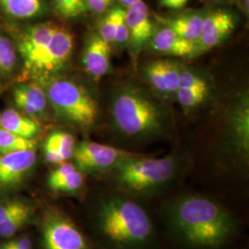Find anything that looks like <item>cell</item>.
Listing matches in <instances>:
<instances>
[{
    "mask_svg": "<svg viewBox=\"0 0 249 249\" xmlns=\"http://www.w3.org/2000/svg\"><path fill=\"white\" fill-rule=\"evenodd\" d=\"M162 218L173 238L186 249H220L231 242L237 222L222 203L200 194L168 200Z\"/></svg>",
    "mask_w": 249,
    "mask_h": 249,
    "instance_id": "cell-1",
    "label": "cell"
},
{
    "mask_svg": "<svg viewBox=\"0 0 249 249\" xmlns=\"http://www.w3.org/2000/svg\"><path fill=\"white\" fill-rule=\"evenodd\" d=\"M93 227L106 249H153L156 231L151 215L136 198L115 191L99 198Z\"/></svg>",
    "mask_w": 249,
    "mask_h": 249,
    "instance_id": "cell-2",
    "label": "cell"
},
{
    "mask_svg": "<svg viewBox=\"0 0 249 249\" xmlns=\"http://www.w3.org/2000/svg\"><path fill=\"white\" fill-rule=\"evenodd\" d=\"M179 168L180 160L175 154L148 158L135 153L109 173L116 191L139 198L158 194L177 178Z\"/></svg>",
    "mask_w": 249,
    "mask_h": 249,
    "instance_id": "cell-3",
    "label": "cell"
},
{
    "mask_svg": "<svg viewBox=\"0 0 249 249\" xmlns=\"http://www.w3.org/2000/svg\"><path fill=\"white\" fill-rule=\"evenodd\" d=\"M112 117L116 129L133 140L158 137L166 127L160 106L135 87H124L116 93L112 105Z\"/></svg>",
    "mask_w": 249,
    "mask_h": 249,
    "instance_id": "cell-4",
    "label": "cell"
},
{
    "mask_svg": "<svg viewBox=\"0 0 249 249\" xmlns=\"http://www.w3.org/2000/svg\"><path fill=\"white\" fill-rule=\"evenodd\" d=\"M42 87L48 103L65 121L84 130L95 124L98 103L84 87L72 80L53 78L44 79Z\"/></svg>",
    "mask_w": 249,
    "mask_h": 249,
    "instance_id": "cell-5",
    "label": "cell"
},
{
    "mask_svg": "<svg viewBox=\"0 0 249 249\" xmlns=\"http://www.w3.org/2000/svg\"><path fill=\"white\" fill-rule=\"evenodd\" d=\"M134 154L114 146L85 141L76 145L72 158L74 165L82 174L99 175L111 172L119 162Z\"/></svg>",
    "mask_w": 249,
    "mask_h": 249,
    "instance_id": "cell-6",
    "label": "cell"
},
{
    "mask_svg": "<svg viewBox=\"0 0 249 249\" xmlns=\"http://www.w3.org/2000/svg\"><path fill=\"white\" fill-rule=\"evenodd\" d=\"M42 236L45 249H90L89 242L78 226L56 210L45 214Z\"/></svg>",
    "mask_w": 249,
    "mask_h": 249,
    "instance_id": "cell-7",
    "label": "cell"
},
{
    "mask_svg": "<svg viewBox=\"0 0 249 249\" xmlns=\"http://www.w3.org/2000/svg\"><path fill=\"white\" fill-rule=\"evenodd\" d=\"M56 25L52 21H42L26 25L18 30V51L28 74L33 75L50 43Z\"/></svg>",
    "mask_w": 249,
    "mask_h": 249,
    "instance_id": "cell-8",
    "label": "cell"
},
{
    "mask_svg": "<svg viewBox=\"0 0 249 249\" xmlns=\"http://www.w3.org/2000/svg\"><path fill=\"white\" fill-rule=\"evenodd\" d=\"M73 40L70 31L64 27L56 25L50 43L36 66L33 75L47 79L60 71L71 57Z\"/></svg>",
    "mask_w": 249,
    "mask_h": 249,
    "instance_id": "cell-9",
    "label": "cell"
},
{
    "mask_svg": "<svg viewBox=\"0 0 249 249\" xmlns=\"http://www.w3.org/2000/svg\"><path fill=\"white\" fill-rule=\"evenodd\" d=\"M124 20L128 30L127 46L136 62L141 52L150 45L155 31L147 4L142 0L125 8Z\"/></svg>",
    "mask_w": 249,
    "mask_h": 249,
    "instance_id": "cell-10",
    "label": "cell"
},
{
    "mask_svg": "<svg viewBox=\"0 0 249 249\" xmlns=\"http://www.w3.org/2000/svg\"><path fill=\"white\" fill-rule=\"evenodd\" d=\"M35 150L0 153V192L20 187L36 166Z\"/></svg>",
    "mask_w": 249,
    "mask_h": 249,
    "instance_id": "cell-11",
    "label": "cell"
},
{
    "mask_svg": "<svg viewBox=\"0 0 249 249\" xmlns=\"http://www.w3.org/2000/svg\"><path fill=\"white\" fill-rule=\"evenodd\" d=\"M235 25V16L227 9H218L207 12L200 36L196 42L197 54L222 44L232 33Z\"/></svg>",
    "mask_w": 249,
    "mask_h": 249,
    "instance_id": "cell-12",
    "label": "cell"
},
{
    "mask_svg": "<svg viewBox=\"0 0 249 249\" xmlns=\"http://www.w3.org/2000/svg\"><path fill=\"white\" fill-rule=\"evenodd\" d=\"M13 101L24 115L38 121L47 112L48 100L42 86L37 83L21 82L12 89Z\"/></svg>",
    "mask_w": 249,
    "mask_h": 249,
    "instance_id": "cell-13",
    "label": "cell"
},
{
    "mask_svg": "<svg viewBox=\"0 0 249 249\" xmlns=\"http://www.w3.org/2000/svg\"><path fill=\"white\" fill-rule=\"evenodd\" d=\"M82 65L85 71L94 79H100L108 73L111 65V45L98 34L89 36L82 53Z\"/></svg>",
    "mask_w": 249,
    "mask_h": 249,
    "instance_id": "cell-14",
    "label": "cell"
},
{
    "mask_svg": "<svg viewBox=\"0 0 249 249\" xmlns=\"http://www.w3.org/2000/svg\"><path fill=\"white\" fill-rule=\"evenodd\" d=\"M229 138L236 154L248 160L249 153V106L248 96L240 99L231 112Z\"/></svg>",
    "mask_w": 249,
    "mask_h": 249,
    "instance_id": "cell-15",
    "label": "cell"
},
{
    "mask_svg": "<svg viewBox=\"0 0 249 249\" xmlns=\"http://www.w3.org/2000/svg\"><path fill=\"white\" fill-rule=\"evenodd\" d=\"M150 45L155 53L165 55L189 57L197 54L196 44L183 39L168 27L154 31Z\"/></svg>",
    "mask_w": 249,
    "mask_h": 249,
    "instance_id": "cell-16",
    "label": "cell"
},
{
    "mask_svg": "<svg viewBox=\"0 0 249 249\" xmlns=\"http://www.w3.org/2000/svg\"><path fill=\"white\" fill-rule=\"evenodd\" d=\"M205 15L206 13L201 11H191L174 17L156 16L155 18L162 26L168 27L178 36L196 45L201 33Z\"/></svg>",
    "mask_w": 249,
    "mask_h": 249,
    "instance_id": "cell-17",
    "label": "cell"
},
{
    "mask_svg": "<svg viewBox=\"0 0 249 249\" xmlns=\"http://www.w3.org/2000/svg\"><path fill=\"white\" fill-rule=\"evenodd\" d=\"M47 185L53 192L74 194L84 186V177L74 164L64 161L50 173Z\"/></svg>",
    "mask_w": 249,
    "mask_h": 249,
    "instance_id": "cell-18",
    "label": "cell"
},
{
    "mask_svg": "<svg viewBox=\"0 0 249 249\" xmlns=\"http://www.w3.org/2000/svg\"><path fill=\"white\" fill-rule=\"evenodd\" d=\"M48 12L46 0H0V13L15 21L41 18Z\"/></svg>",
    "mask_w": 249,
    "mask_h": 249,
    "instance_id": "cell-19",
    "label": "cell"
},
{
    "mask_svg": "<svg viewBox=\"0 0 249 249\" xmlns=\"http://www.w3.org/2000/svg\"><path fill=\"white\" fill-rule=\"evenodd\" d=\"M0 128L27 139H35L42 130L37 120L14 109H7L0 114Z\"/></svg>",
    "mask_w": 249,
    "mask_h": 249,
    "instance_id": "cell-20",
    "label": "cell"
},
{
    "mask_svg": "<svg viewBox=\"0 0 249 249\" xmlns=\"http://www.w3.org/2000/svg\"><path fill=\"white\" fill-rule=\"evenodd\" d=\"M122 6H114L105 12V15L99 22L98 34L102 39L112 45L115 42L116 27L120 18L124 14Z\"/></svg>",
    "mask_w": 249,
    "mask_h": 249,
    "instance_id": "cell-21",
    "label": "cell"
},
{
    "mask_svg": "<svg viewBox=\"0 0 249 249\" xmlns=\"http://www.w3.org/2000/svg\"><path fill=\"white\" fill-rule=\"evenodd\" d=\"M18 61L17 50L9 37L0 33V79L9 77Z\"/></svg>",
    "mask_w": 249,
    "mask_h": 249,
    "instance_id": "cell-22",
    "label": "cell"
},
{
    "mask_svg": "<svg viewBox=\"0 0 249 249\" xmlns=\"http://www.w3.org/2000/svg\"><path fill=\"white\" fill-rule=\"evenodd\" d=\"M37 142L0 128V153L36 150Z\"/></svg>",
    "mask_w": 249,
    "mask_h": 249,
    "instance_id": "cell-23",
    "label": "cell"
},
{
    "mask_svg": "<svg viewBox=\"0 0 249 249\" xmlns=\"http://www.w3.org/2000/svg\"><path fill=\"white\" fill-rule=\"evenodd\" d=\"M53 10L65 19L80 18L88 12L85 0H51Z\"/></svg>",
    "mask_w": 249,
    "mask_h": 249,
    "instance_id": "cell-24",
    "label": "cell"
},
{
    "mask_svg": "<svg viewBox=\"0 0 249 249\" xmlns=\"http://www.w3.org/2000/svg\"><path fill=\"white\" fill-rule=\"evenodd\" d=\"M51 143L55 150L58 151L63 161L71 159L76 148L75 139L71 134L66 131H53L45 140Z\"/></svg>",
    "mask_w": 249,
    "mask_h": 249,
    "instance_id": "cell-25",
    "label": "cell"
},
{
    "mask_svg": "<svg viewBox=\"0 0 249 249\" xmlns=\"http://www.w3.org/2000/svg\"><path fill=\"white\" fill-rule=\"evenodd\" d=\"M33 214L34 212L31 206L27 208L26 210L11 216L7 221L0 224V236L10 237L18 232L32 220Z\"/></svg>",
    "mask_w": 249,
    "mask_h": 249,
    "instance_id": "cell-26",
    "label": "cell"
},
{
    "mask_svg": "<svg viewBox=\"0 0 249 249\" xmlns=\"http://www.w3.org/2000/svg\"><path fill=\"white\" fill-rule=\"evenodd\" d=\"M144 78L153 89L161 97H168L166 85L161 72L160 60L151 61L146 65L143 70Z\"/></svg>",
    "mask_w": 249,
    "mask_h": 249,
    "instance_id": "cell-27",
    "label": "cell"
},
{
    "mask_svg": "<svg viewBox=\"0 0 249 249\" xmlns=\"http://www.w3.org/2000/svg\"><path fill=\"white\" fill-rule=\"evenodd\" d=\"M209 93V88L199 89H188V88H178L176 96L179 104L185 110H189L193 107L199 106Z\"/></svg>",
    "mask_w": 249,
    "mask_h": 249,
    "instance_id": "cell-28",
    "label": "cell"
},
{
    "mask_svg": "<svg viewBox=\"0 0 249 249\" xmlns=\"http://www.w3.org/2000/svg\"><path fill=\"white\" fill-rule=\"evenodd\" d=\"M160 67L168 96L173 94L176 95L180 80V66L172 60H160Z\"/></svg>",
    "mask_w": 249,
    "mask_h": 249,
    "instance_id": "cell-29",
    "label": "cell"
},
{
    "mask_svg": "<svg viewBox=\"0 0 249 249\" xmlns=\"http://www.w3.org/2000/svg\"><path fill=\"white\" fill-rule=\"evenodd\" d=\"M178 88H188V89H199L209 88L206 80L192 71L187 69H181L180 80Z\"/></svg>",
    "mask_w": 249,
    "mask_h": 249,
    "instance_id": "cell-30",
    "label": "cell"
},
{
    "mask_svg": "<svg viewBox=\"0 0 249 249\" xmlns=\"http://www.w3.org/2000/svg\"><path fill=\"white\" fill-rule=\"evenodd\" d=\"M31 207V205L27 204L20 200H8L4 203L0 204V224L7 221L11 216L20 213L27 208Z\"/></svg>",
    "mask_w": 249,
    "mask_h": 249,
    "instance_id": "cell-31",
    "label": "cell"
},
{
    "mask_svg": "<svg viewBox=\"0 0 249 249\" xmlns=\"http://www.w3.org/2000/svg\"><path fill=\"white\" fill-rule=\"evenodd\" d=\"M114 0H87L86 6L88 11L93 14H104L107 10L112 7Z\"/></svg>",
    "mask_w": 249,
    "mask_h": 249,
    "instance_id": "cell-32",
    "label": "cell"
},
{
    "mask_svg": "<svg viewBox=\"0 0 249 249\" xmlns=\"http://www.w3.org/2000/svg\"><path fill=\"white\" fill-rule=\"evenodd\" d=\"M127 43H128V30H127L126 24H125L124 14L119 19L118 24L116 27V36H115L114 44H116L119 46H125V45H127Z\"/></svg>",
    "mask_w": 249,
    "mask_h": 249,
    "instance_id": "cell-33",
    "label": "cell"
},
{
    "mask_svg": "<svg viewBox=\"0 0 249 249\" xmlns=\"http://www.w3.org/2000/svg\"><path fill=\"white\" fill-rule=\"evenodd\" d=\"M9 245L15 249H32V242L26 237L18 238L16 240L8 242Z\"/></svg>",
    "mask_w": 249,
    "mask_h": 249,
    "instance_id": "cell-34",
    "label": "cell"
},
{
    "mask_svg": "<svg viewBox=\"0 0 249 249\" xmlns=\"http://www.w3.org/2000/svg\"><path fill=\"white\" fill-rule=\"evenodd\" d=\"M188 0H160V4L169 9H182L187 5Z\"/></svg>",
    "mask_w": 249,
    "mask_h": 249,
    "instance_id": "cell-35",
    "label": "cell"
},
{
    "mask_svg": "<svg viewBox=\"0 0 249 249\" xmlns=\"http://www.w3.org/2000/svg\"><path fill=\"white\" fill-rule=\"evenodd\" d=\"M238 2V6L240 8L241 10L247 15L249 16V0H237Z\"/></svg>",
    "mask_w": 249,
    "mask_h": 249,
    "instance_id": "cell-36",
    "label": "cell"
},
{
    "mask_svg": "<svg viewBox=\"0 0 249 249\" xmlns=\"http://www.w3.org/2000/svg\"><path fill=\"white\" fill-rule=\"evenodd\" d=\"M118 1L121 3L122 6L127 8V7L133 5V4L137 3V2H140V1H142V0H118Z\"/></svg>",
    "mask_w": 249,
    "mask_h": 249,
    "instance_id": "cell-37",
    "label": "cell"
},
{
    "mask_svg": "<svg viewBox=\"0 0 249 249\" xmlns=\"http://www.w3.org/2000/svg\"><path fill=\"white\" fill-rule=\"evenodd\" d=\"M1 249H13L10 245H9V243H7V244H5L2 248H1Z\"/></svg>",
    "mask_w": 249,
    "mask_h": 249,
    "instance_id": "cell-38",
    "label": "cell"
},
{
    "mask_svg": "<svg viewBox=\"0 0 249 249\" xmlns=\"http://www.w3.org/2000/svg\"><path fill=\"white\" fill-rule=\"evenodd\" d=\"M213 2H232L234 0H212Z\"/></svg>",
    "mask_w": 249,
    "mask_h": 249,
    "instance_id": "cell-39",
    "label": "cell"
},
{
    "mask_svg": "<svg viewBox=\"0 0 249 249\" xmlns=\"http://www.w3.org/2000/svg\"><path fill=\"white\" fill-rule=\"evenodd\" d=\"M2 92V85H1V83H0V93Z\"/></svg>",
    "mask_w": 249,
    "mask_h": 249,
    "instance_id": "cell-40",
    "label": "cell"
}]
</instances>
